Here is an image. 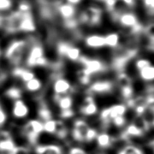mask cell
<instances>
[{"label": "cell", "instance_id": "11", "mask_svg": "<svg viewBox=\"0 0 154 154\" xmlns=\"http://www.w3.org/2000/svg\"><path fill=\"white\" fill-rule=\"evenodd\" d=\"M56 10L63 21L76 18L78 14L76 6L63 1L57 2Z\"/></svg>", "mask_w": 154, "mask_h": 154}, {"label": "cell", "instance_id": "23", "mask_svg": "<svg viewBox=\"0 0 154 154\" xmlns=\"http://www.w3.org/2000/svg\"><path fill=\"white\" fill-rule=\"evenodd\" d=\"M37 154H62V149L57 145L38 146L36 149Z\"/></svg>", "mask_w": 154, "mask_h": 154}, {"label": "cell", "instance_id": "10", "mask_svg": "<svg viewBox=\"0 0 154 154\" xmlns=\"http://www.w3.org/2000/svg\"><path fill=\"white\" fill-rule=\"evenodd\" d=\"M80 112L82 115L86 116H93L97 113L98 106L95 100L94 96L87 92L80 107Z\"/></svg>", "mask_w": 154, "mask_h": 154}, {"label": "cell", "instance_id": "2", "mask_svg": "<svg viewBox=\"0 0 154 154\" xmlns=\"http://www.w3.org/2000/svg\"><path fill=\"white\" fill-rule=\"evenodd\" d=\"M26 68L45 67L49 65V61L45 55L43 46L38 43H35L30 47L26 57Z\"/></svg>", "mask_w": 154, "mask_h": 154}, {"label": "cell", "instance_id": "15", "mask_svg": "<svg viewBox=\"0 0 154 154\" xmlns=\"http://www.w3.org/2000/svg\"><path fill=\"white\" fill-rule=\"evenodd\" d=\"M29 114V108L25 101L22 100H18L14 101L12 114L16 119H23L28 116Z\"/></svg>", "mask_w": 154, "mask_h": 154}, {"label": "cell", "instance_id": "12", "mask_svg": "<svg viewBox=\"0 0 154 154\" xmlns=\"http://www.w3.org/2000/svg\"><path fill=\"white\" fill-rule=\"evenodd\" d=\"M17 148L9 133H0V154H15Z\"/></svg>", "mask_w": 154, "mask_h": 154}, {"label": "cell", "instance_id": "3", "mask_svg": "<svg viewBox=\"0 0 154 154\" xmlns=\"http://www.w3.org/2000/svg\"><path fill=\"white\" fill-rule=\"evenodd\" d=\"M103 10L99 5L87 6L76 16L80 24H87L90 26H99L102 22Z\"/></svg>", "mask_w": 154, "mask_h": 154}, {"label": "cell", "instance_id": "26", "mask_svg": "<svg viewBox=\"0 0 154 154\" xmlns=\"http://www.w3.org/2000/svg\"><path fill=\"white\" fill-rule=\"evenodd\" d=\"M59 120L53 119L49 120L43 122V131L49 134H56L58 127Z\"/></svg>", "mask_w": 154, "mask_h": 154}, {"label": "cell", "instance_id": "42", "mask_svg": "<svg viewBox=\"0 0 154 154\" xmlns=\"http://www.w3.org/2000/svg\"><path fill=\"white\" fill-rule=\"evenodd\" d=\"M153 151H154V141L153 142Z\"/></svg>", "mask_w": 154, "mask_h": 154}, {"label": "cell", "instance_id": "33", "mask_svg": "<svg viewBox=\"0 0 154 154\" xmlns=\"http://www.w3.org/2000/svg\"><path fill=\"white\" fill-rule=\"evenodd\" d=\"M119 154H143V152L136 147L128 146L121 151Z\"/></svg>", "mask_w": 154, "mask_h": 154}, {"label": "cell", "instance_id": "8", "mask_svg": "<svg viewBox=\"0 0 154 154\" xmlns=\"http://www.w3.org/2000/svg\"><path fill=\"white\" fill-rule=\"evenodd\" d=\"M128 107L125 103H115L109 107L103 108L100 112V118L104 123L110 122L114 118L125 116Z\"/></svg>", "mask_w": 154, "mask_h": 154}, {"label": "cell", "instance_id": "22", "mask_svg": "<svg viewBox=\"0 0 154 154\" xmlns=\"http://www.w3.org/2000/svg\"><path fill=\"white\" fill-rule=\"evenodd\" d=\"M4 94L7 98L14 101L22 99L23 95V91L21 88L19 87L11 86L5 89Z\"/></svg>", "mask_w": 154, "mask_h": 154}, {"label": "cell", "instance_id": "43", "mask_svg": "<svg viewBox=\"0 0 154 154\" xmlns=\"http://www.w3.org/2000/svg\"><path fill=\"white\" fill-rule=\"evenodd\" d=\"M152 51H154V46H153V48H152Z\"/></svg>", "mask_w": 154, "mask_h": 154}, {"label": "cell", "instance_id": "38", "mask_svg": "<svg viewBox=\"0 0 154 154\" xmlns=\"http://www.w3.org/2000/svg\"><path fill=\"white\" fill-rule=\"evenodd\" d=\"M69 154H87L83 149L79 147H74L70 150Z\"/></svg>", "mask_w": 154, "mask_h": 154}, {"label": "cell", "instance_id": "13", "mask_svg": "<svg viewBox=\"0 0 154 154\" xmlns=\"http://www.w3.org/2000/svg\"><path fill=\"white\" fill-rule=\"evenodd\" d=\"M83 43L87 48L91 49H99L106 48L104 35L99 33H91L85 36Z\"/></svg>", "mask_w": 154, "mask_h": 154}, {"label": "cell", "instance_id": "35", "mask_svg": "<svg viewBox=\"0 0 154 154\" xmlns=\"http://www.w3.org/2000/svg\"><path fill=\"white\" fill-rule=\"evenodd\" d=\"M118 2L127 10L133 9L137 4V0H118Z\"/></svg>", "mask_w": 154, "mask_h": 154}, {"label": "cell", "instance_id": "30", "mask_svg": "<svg viewBox=\"0 0 154 154\" xmlns=\"http://www.w3.org/2000/svg\"><path fill=\"white\" fill-rule=\"evenodd\" d=\"M145 12L151 16H154V0H143Z\"/></svg>", "mask_w": 154, "mask_h": 154}, {"label": "cell", "instance_id": "31", "mask_svg": "<svg viewBox=\"0 0 154 154\" xmlns=\"http://www.w3.org/2000/svg\"><path fill=\"white\" fill-rule=\"evenodd\" d=\"M13 7L12 0H0V12H5L12 9Z\"/></svg>", "mask_w": 154, "mask_h": 154}, {"label": "cell", "instance_id": "17", "mask_svg": "<svg viewBox=\"0 0 154 154\" xmlns=\"http://www.w3.org/2000/svg\"><path fill=\"white\" fill-rule=\"evenodd\" d=\"M106 48L109 49H116L119 48L121 42L120 34L118 32L112 31L104 35Z\"/></svg>", "mask_w": 154, "mask_h": 154}, {"label": "cell", "instance_id": "16", "mask_svg": "<svg viewBox=\"0 0 154 154\" xmlns=\"http://www.w3.org/2000/svg\"><path fill=\"white\" fill-rule=\"evenodd\" d=\"M54 100L58 107L60 111L67 110L72 109L74 104V98L72 94L64 95H54Z\"/></svg>", "mask_w": 154, "mask_h": 154}, {"label": "cell", "instance_id": "21", "mask_svg": "<svg viewBox=\"0 0 154 154\" xmlns=\"http://www.w3.org/2000/svg\"><path fill=\"white\" fill-rule=\"evenodd\" d=\"M76 77L78 81L82 86L89 87L90 84L93 82V76L88 73L84 68L82 67L77 71Z\"/></svg>", "mask_w": 154, "mask_h": 154}, {"label": "cell", "instance_id": "14", "mask_svg": "<svg viewBox=\"0 0 154 154\" xmlns=\"http://www.w3.org/2000/svg\"><path fill=\"white\" fill-rule=\"evenodd\" d=\"M12 76L16 79H19L20 81L25 83L29 81L30 80L35 78L36 75L35 73L31 70V68L16 66L12 70Z\"/></svg>", "mask_w": 154, "mask_h": 154}, {"label": "cell", "instance_id": "24", "mask_svg": "<svg viewBox=\"0 0 154 154\" xmlns=\"http://www.w3.org/2000/svg\"><path fill=\"white\" fill-rule=\"evenodd\" d=\"M96 139H97L99 147L103 148V149H106V148L110 147L112 143V137L106 133L98 134L97 137H96Z\"/></svg>", "mask_w": 154, "mask_h": 154}, {"label": "cell", "instance_id": "28", "mask_svg": "<svg viewBox=\"0 0 154 154\" xmlns=\"http://www.w3.org/2000/svg\"><path fill=\"white\" fill-rule=\"evenodd\" d=\"M152 64H153L152 62H151V60L147 58V57H139V58H137L135 61H134V67H135L137 71L141 70L143 68L147 66H149Z\"/></svg>", "mask_w": 154, "mask_h": 154}, {"label": "cell", "instance_id": "36", "mask_svg": "<svg viewBox=\"0 0 154 154\" xmlns=\"http://www.w3.org/2000/svg\"><path fill=\"white\" fill-rule=\"evenodd\" d=\"M8 119V116L2 106H0V127L5 125Z\"/></svg>", "mask_w": 154, "mask_h": 154}, {"label": "cell", "instance_id": "4", "mask_svg": "<svg viewBox=\"0 0 154 154\" xmlns=\"http://www.w3.org/2000/svg\"><path fill=\"white\" fill-rule=\"evenodd\" d=\"M28 45L26 40L14 39L6 47L4 52L5 58L16 66H19L23 60V56Z\"/></svg>", "mask_w": 154, "mask_h": 154}, {"label": "cell", "instance_id": "19", "mask_svg": "<svg viewBox=\"0 0 154 154\" xmlns=\"http://www.w3.org/2000/svg\"><path fill=\"white\" fill-rule=\"evenodd\" d=\"M138 72L139 79L145 82H154V65L152 64L143 69L140 70Z\"/></svg>", "mask_w": 154, "mask_h": 154}, {"label": "cell", "instance_id": "25", "mask_svg": "<svg viewBox=\"0 0 154 154\" xmlns=\"http://www.w3.org/2000/svg\"><path fill=\"white\" fill-rule=\"evenodd\" d=\"M143 132L144 131L141 128H139L134 123H133L126 126L125 133H124V136L133 137H141L143 134Z\"/></svg>", "mask_w": 154, "mask_h": 154}, {"label": "cell", "instance_id": "45", "mask_svg": "<svg viewBox=\"0 0 154 154\" xmlns=\"http://www.w3.org/2000/svg\"><path fill=\"white\" fill-rule=\"evenodd\" d=\"M142 1H143V0H142Z\"/></svg>", "mask_w": 154, "mask_h": 154}, {"label": "cell", "instance_id": "20", "mask_svg": "<svg viewBox=\"0 0 154 154\" xmlns=\"http://www.w3.org/2000/svg\"><path fill=\"white\" fill-rule=\"evenodd\" d=\"M24 85L25 89L29 93H37L42 89L43 87V81L37 76L24 83Z\"/></svg>", "mask_w": 154, "mask_h": 154}, {"label": "cell", "instance_id": "39", "mask_svg": "<svg viewBox=\"0 0 154 154\" xmlns=\"http://www.w3.org/2000/svg\"><path fill=\"white\" fill-rule=\"evenodd\" d=\"M82 1H83V0H63V2L75 5V6H77V5H79L80 4H81V2H82Z\"/></svg>", "mask_w": 154, "mask_h": 154}, {"label": "cell", "instance_id": "5", "mask_svg": "<svg viewBox=\"0 0 154 154\" xmlns=\"http://www.w3.org/2000/svg\"><path fill=\"white\" fill-rule=\"evenodd\" d=\"M78 63L93 76L104 72L107 69L106 63L102 60L97 57H91L85 55H82Z\"/></svg>", "mask_w": 154, "mask_h": 154}, {"label": "cell", "instance_id": "18", "mask_svg": "<svg viewBox=\"0 0 154 154\" xmlns=\"http://www.w3.org/2000/svg\"><path fill=\"white\" fill-rule=\"evenodd\" d=\"M82 55L83 54L82 53L81 49L79 46L70 43L69 46L65 52L64 57L70 62H79Z\"/></svg>", "mask_w": 154, "mask_h": 154}, {"label": "cell", "instance_id": "7", "mask_svg": "<svg viewBox=\"0 0 154 154\" xmlns=\"http://www.w3.org/2000/svg\"><path fill=\"white\" fill-rule=\"evenodd\" d=\"M43 132V122L38 119L30 120L23 128V133L32 144L37 142L38 136Z\"/></svg>", "mask_w": 154, "mask_h": 154}, {"label": "cell", "instance_id": "37", "mask_svg": "<svg viewBox=\"0 0 154 154\" xmlns=\"http://www.w3.org/2000/svg\"><path fill=\"white\" fill-rule=\"evenodd\" d=\"M60 116L63 118H70L72 117L74 114H75V112H74L72 109H67V110H62L60 111Z\"/></svg>", "mask_w": 154, "mask_h": 154}, {"label": "cell", "instance_id": "41", "mask_svg": "<svg viewBox=\"0 0 154 154\" xmlns=\"http://www.w3.org/2000/svg\"><path fill=\"white\" fill-rule=\"evenodd\" d=\"M152 125L154 126V115H153V119H152Z\"/></svg>", "mask_w": 154, "mask_h": 154}, {"label": "cell", "instance_id": "29", "mask_svg": "<svg viewBox=\"0 0 154 154\" xmlns=\"http://www.w3.org/2000/svg\"><path fill=\"white\" fill-rule=\"evenodd\" d=\"M18 10L17 11L22 14L27 13V12H31L32 5L30 4V2L28 1H25V0H23L20 1L18 4L17 6Z\"/></svg>", "mask_w": 154, "mask_h": 154}, {"label": "cell", "instance_id": "40", "mask_svg": "<svg viewBox=\"0 0 154 154\" xmlns=\"http://www.w3.org/2000/svg\"><path fill=\"white\" fill-rule=\"evenodd\" d=\"M2 50L1 45H0V57H1V56H2Z\"/></svg>", "mask_w": 154, "mask_h": 154}, {"label": "cell", "instance_id": "6", "mask_svg": "<svg viewBox=\"0 0 154 154\" xmlns=\"http://www.w3.org/2000/svg\"><path fill=\"white\" fill-rule=\"evenodd\" d=\"M116 84L109 79H99L93 81L87 87V92L95 95H107L112 93L115 89Z\"/></svg>", "mask_w": 154, "mask_h": 154}, {"label": "cell", "instance_id": "44", "mask_svg": "<svg viewBox=\"0 0 154 154\" xmlns=\"http://www.w3.org/2000/svg\"><path fill=\"white\" fill-rule=\"evenodd\" d=\"M0 106H2V105H1V103H0Z\"/></svg>", "mask_w": 154, "mask_h": 154}, {"label": "cell", "instance_id": "34", "mask_svg": "<svg viewBox=\"0 0 154 154\" xmlns=\"http://www.w3.org/2000/svg\"><path fill=\"white\" fill-rule=\"evenodd\" d=\"M111 122L116 127H122V126L125 125L126 118L125 116H117L114 118V119H112Z\"/></svg>", "mask_w": 154, "mask_h": 154}, {"label": "cell", "instance_id": "32", "mask_svg": "<svg viewBox=\"0 0 154 154\" xmlns=\"http://www.w3.org/2000/svg\"><path fill=\"white\" fill-rule=\"evenodd\" d=\"M97 132L94 128H89L87 129L86 133L85 134V141L91 142L93 140L96 139V137L97 136Z\"/></svg>", "mask_w": 154, "mask_h": 154}, {"label": "cell", "instance_id": "27", "mask_svg": "<svg viewBox=\"0 0 154 154\" xmlns=\"http://www.w3.org/2000/svg\"><path fill=\"white\" fill-rule=\"evenodd\" d=\"M38 115L40 120L43 122L52 119V113L48 106L42 105L38 109Z\"/></svg>", "mask_w": 154, "mask_h": 154}, {"label": "cell", "instance_id": "9", "mask_svg": "<svg viewBox=\"0 0 154 154\" xmlns=\"http://www.w3.org/2000/svg\"><path fill=\"white\" fill-rule=\"evenodd\" d=\"M52 91L55 95L72 94L74 87L69 80L62 76H57L52 83Z\"/></svg>", "mask_w": 154, "mask_h": 154}, {"label": "cell", "instance_id": "1", "mask_svg": "<svg viewBox=\"0 0 154 154\" xmlns=\"http://www.w3.org/2000/svg\"><path fill=\"white\" fill-rule=\"evenodd\" d=\"M112 16L121 27L130 30L133 34L139 33L144 29L139 22L138 16L131 10H124L112 13Z\"/></svg>", "mask_w": 154, "mask_h": 154}]
</instances>
